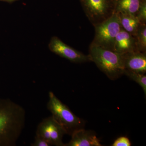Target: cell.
Segmentation results:
<instances>
[{
  "label": "cell",
  "instance_id": "6da1fadb",
  "mask_svg": "<svg viewBox=\"0 0 146 146\" xmlns=\"http://www.w3.org/2000/svg\"><path fill=\"white\" fill-rule=\"evenodd\" d=\"M25 119L22 106L9 100H0V146L16 145Z\"/></svg>",
  "mask_w": 146,
  "mask_h": 146
},
{
  "label": "cell",
  "instance_id": "7a4b0ae2",
  "mask_svg": "<svg viewBox=\"0 0 146 146\" xmlns=\"http://www.w3.org/2000/svg\"><path fill=\"white\" fill-rule=\"evenodd\" d=\"M88 55L91 61L111 80H116L124 75L125 69L122 54L91 43Z\"/></svg>",
  "mask_w": 146,
  "mask_h": 146
},
{
  "label": "cell",
  "instance_id": "3957f363",
  "mask_svg": "<svg viewBox=\"0 0 146 146\" xmlns=\"http://www.w3.org/2000/svg\"><path fill=\"white\" fill-rule=\"evenodd\" d=\"M47 107L52 116L64 129L67 134L71 135L76 130L83 128L85 122L75 115L54 94L50 91Z\"/></svg>",
  "mask_w": 146,
  "mask_h": 146
},
{
  "label": "cell",
  "instance_id": "277c9868",
  "mask_svg": "<svg viewBox=\"0 0 146 146\" xmlns=\"http://www.w3.org/2000/svg\"><path fill=\"white\" fill-rule=\"evenodd\" d=\"M94 27L95 35L92 43L113 51L115 38L122 29L118 13L114 12L109 18Z\"/></svg>",
  "mask_w": 146,
  "mask_h": 146
},
{
  "label": "cell",
  "instance_id": "5b68a950",
  "mask_svg": "<svg viewBox=\"0 0 146 146\" xmlns=\"http://www.w3.org/2000/svg\"><path fill=\"white\" fill-rule=\"evenodd\" d=\"M86 16L94 26L112 16L115 0H80Z\"/></svg>",
  "mask_w": 146,
  "mask_h": 146
},
{
  "label": "cell",
  "instance_id": "8992f818",
  "mask_svg": "<svg viewBox=\"0 0 146 146\" xmlns=\"http://www.w3.org/2000/svg\"><path fill=\"white\" fill-rule=\"evenodd\" d=\"M66 131L52 116L45 118L41 122L36 129V135L41 136L51 146H64L63 136Z\"/></svg>",
  "mask_w": 146,
  "mask_h": 146
},
{
  "label": "cell",
  "instance_id": "52a82bcc",
  "mask_svg": "<svg viewBox=\"0 0 146 146\" xmlns=\"http://www.w3.org/2000/svg\"><path fill=\"white\" fill-rule=\"evenodd\" d=\"M48 48L52 52L72 63H81L91 62L89 55L84 54L66 44L57 36H53L51 38Z\"/></svg>",
  "mask_w": 146,
  "mask_h": 146
},
{
  "label": "cell",
  "instance_id": "ba28073f",
  "mask_svg": "<svg viewBox=\"0 0 146 146\" xmlns=\"http://www.w3.org/2000/svg\"><path fill=\"white\" fill-rule=\"evenodd\" d=\"M122 55L125 70L146 74V53L134 51Z\"/></svg>",
  "mask_w": 146,
  "mask_h": 146
},
{
  "label": "cell",
  "instance_id": "9c48e42d",
  "mask_svg": "<svg viewBox=\"0 0 146 146\" xmlns=\"http://www.w3.org/2000/svg\"><path fill=\"white\" fill-rule=\"evenodd\" d=\"M71 136L70 141L64 146H102L94 131L85 130L84 128L76 130Z\"/></svg>",
  "mask_w": 146,
  "mask_h": 146
},
{
  "label": "cell",
  "instance_id": "30bf717a",
  "mask_svg": "<svg viewBox=\"0 0 146 146\" xmlns=\"http://www.w3.org/2000/svg\"><path fill=\"white\" fill-rule=\"evenodd\" d=\"M113 51L121 54L137 51L134 36L122 29L115 38Z\"/></svg>",
  "mask_w": 146,
  "mask_h": 146
},
{
  "label": "cell",
  "instance_id": "8fae6325",
  "mask_svg": "<svg viewBox=\"0 0 146 146\" xmlns=\"http://www.w3.org/2000/svg\"><path fill=\"white\" fill-rule=\"evenodd\" d=\"M143 0H115V12L136 16Z\"/></svg>",
  "mask_w": 146,
  "mask_h": 146
},
{
  "label": "cell",
  "instance_id": "7c38bea8",
  "mask_svg": "<svg viewBox=\"0 0 146 146\" xmlns=\"http://www.w3.org/2000/svg\"><path fill=\"white\" fill-rule=\"evenodd\" d=\"M122 29L135 36L141 23L136 16L117 13Z\"/></svg>",
  "mask_w": 146,
  "mask_h": 146
},
{
  "label": "cell",
  "instance_id": "4fadbf2b",
  "mask_svg": "<svg viewBox=\"0 0 146 146\" xmlns=\"http://www.w3.org/2000/svg\"><path fill=\"white\" fill-rule=\"evenodd\" d=\"M134 36L137 50L146 53V24H140Z\"/></svg>",
  "mask_w": 146,
  "mask_h": 146
},
{
  "label": "cell",
  "instance_id": "5bb4252c",
  "mask_svg": "<svg viewBox=\"0 0 146 146\" xmlns=\"http://www.w3.org/2000/svg\"><path fill=\"white\" fill-rule=\"evenodd\" d=\"M124 75L126 76L131 80L138 83L141 88L146 96V76L145 74H141L125 70Z\"/></svg>",
  "mask_w": 146,
  "mask_h": 146
},
{
  "label": "cell",
  "instance_id": "9a60e30c",
  "mask_svg": "<svg viewBox=\"0 0 146 146\" xmlns=\"http://www.w3.org/2000/svg\"><path fill=\"white\" fill-rule=\"evenodd\" d=\"M136 17L141 24H146V0H143L138 9Z\"/></svg>",
  "mask_w": 146,
  "mask_h": 146
},
{
  "label": "cell",
  "instance_id": "2e32d148",
  "mask_svg": "<svg viewBox=\"0 0 146 146\" xmlns=\"http://www.w3.org/2000/svg\"><path fill=\"white\" fill-rule=\"evenodd\" d=\"M112 146H130L131 143L129 139L125 136H121L116 139Z\"/></svg>",
  "mask_w": 146,
  "mask_h": 146
},
{
  "label": "cell",
  "instance_id": "e0dca14e",
  "mask_svg": "<svg viewBox=\"0 0 146 146\" xmlns=\"http://www.w3.org/2000/svg\"><path fill=\"white\" fill-rule=\"evenodd\" d=\"M32 146H50V144L41 136L35 135L34 142L31 144Z\"/></svg>",
  "mask_w": 146,
  "mask_h": 146
},
{
  "label": "cell",
  "instance_id": "ac0fdd59",
  "mask_svg": "<svg viewBox=\"0 0 146 146\" xmlns=\"http://www.w3.org/2000/svg\"><path fill=\"white\" fill-rule=\"evenodd\" d=\"M18 1H19V0H0V1H5L7 2L11 3Z\"/></svg>",
  "mask_w": 146,
  "mask_h": 146
}]
</instances>
